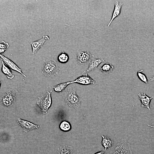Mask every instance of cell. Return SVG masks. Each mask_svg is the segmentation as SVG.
I'll return each instance as SVG.
<instances>
[{
	"instance_id": "obj_19",
	"label": "cell",
	"mask_w": 154,
	"mask_h": 154,
	"mask_svg": "<svg viewBox=\"0 0 154 154\" xmlns=\"http://www.w3.org/2000/svg\"><path fill=\"white\" fill-rule=\"evenodd\" d=\"M69 59L68 55L66 53L62 52L58 56V61L62 63H65L68 62Z\"/></svg>"
},
{
	"instance_id": "obj_24",
	"label": "cell",
	"mask_w": 154,
	"mask_h": 154,
	"mask_svg": "<svg viewBox=\"0 0 154 154\" xmlns=\"http://www.w3.org/2000/svg\"><path fill=\"white\" fill-rule=\"evenodd\" d=\"M151 81H154V76H153L152 77L150 78Z\"/></svg>"
},
{
	"instance_id": "obj_4",
	"label": "cell",
	"mask_w": 154,
	"mask_h": 154,
	"mask_svg": "<svg viewBox=\"0 0 154 154\" xmlns=\"http://www.w3.org/2000/svg\"><path fill=\"white\" fill-rule=\"evenodd\" d=\"M52 91H48L44 96L39 97L37 104L41 109L43 114H46L52 104L51 94Z\"/></svg>"
},
{
	"instance_id": "obj_2",
	"label": "cell",
	"mask_w": 154,
	"mask_h": 154,
	"mask_svg": "<svg viewBox=\"0 0 154 154\" xmlns=\"http://www.w3.org/2000/svg\"><path fill=\"white\" fill-rule=\"evenodd\" d=\"M60 70L59 63L54 60L46 59L42 66V72L47 77H53Z\"/></svg>"
},
{
	"instance_id": "obj_23",
	"label": "cell",
	"mask_w": 154,
	"mask_h": 154,
	"mask_svg": "<svg viewBox=\"0 0 154 154\" xmlns=\"http://www.w3.org/2000/svg\"><path fill=\"white\" fill-rule=\"evenodd\" d=\"M94 154H105L104 151H100Z\"/></svg>"
},
{
	"instance_id": "obj_5",
	"label": "cell",
	"mask_w": 154,
	"mask_h": 154,
	"mask_svg": "<svg viewBox=\"0 0 154 154\" xmlns=\"http://www.w3.org/2000/svg\"><path fill=\"white\" fill-rule=\"evenodd\" d=\"M88 51H82L78 50L77 52L76 62L83 66L86 64L93 57Z\"/></svg>"
},
{
	"instance_id": "obj_7",
	"label": "cell",
	"mask_w": 154,
	"mask_h": 154,
	"mask_svg": "<svg viewBox=\"0 0 154 154\" xmlns=\"http://www.w3.org/2000/svg\"><path fill=\"white\" fill-rule=\"evenodd\" d=\"M16 92V90H10L8 92L4 94L2 98L3 103L6 106L11 104L14 101Z\"/></svg>"
},
{
	"instance_id": "obj_6",
	"label": "cell",
	"mask_w": 154,
	"mask_h": 154,
	"mask_svg": "<svg viewBox=\"0 0 154 154\" xmlns=\"http://www.w3.org/2000/svg\"><path fill=\"white\" fill-rule=\"evenodd\" d=\"M49 39V37L47 35H44L42 38L37 40L30 43L32 46V54H36L37 51L43 46L44 43L46 40Z\"/></svg>"
},
{
	"instance_id": "obj_20",
	"label": "cell",
	"mask_w": 154,
	"mask_h": 154,
	"mask_svg": "<svg viewBox=\"0 0 154 154\" xmlns=\"http://www.w3.org/2000/svg\"><path fill=\"white\" fill-rule=\"evenodd\" d=\"M71 83V82L61 83L54 86L53 89L55 92H60L63 91L67 85Z\"/></svg>"
},
{
	"instance_id": "obj_25",
	"label": "cell",
	"mask_w": 154,
	"mask_h": 154,
	"mask_svg": "<svg viewBox=\"0 0 154 154\" xmlns=\"http://www.w3.org/2000/svg\"><path fill=\"white\" fill-rule=\"evenodd\" d=\"M153 35H154V33H153Z\"/></svg>"
},
{
	"instance_id": "obj_3",
	"label": "cell",
	"mask_w": 154,
	"mask_h": 154,
	"mask_svg": "<svg viewBox=\"0 0 154 154\" xmlns=\"http://www.w3.org/2000/svg\"><path fill=\"white\" fill-rule=\"evenodd\" d=\"M106 154H133L130 144L126 140L118 143Z\"/></svg>"
},
{
	"instance_id": "obj_21",
	"label": "cell",
	"mask_w": 154,
	"mask_h": 154,
	"mask_svg": "<svg viewBox=\"0 0 154 154\" xmlns=\"http://www.w3.org/2000/svg\"><path fill=\"white\" fill-rule=\"evenodd\" d=\"M143 70L138 71L137 72V75L139 78L142 82L145 84L148 83V80L146 76L142 73Z\"/></svg>"
},
{
	"instance_id": "obj_10",
	"label": "cell",
	"mask_w": 154,
	"mask_h": 154,
	"mask_svg": "<svg viewBox=\"0 0 154 154\" xmlns=\"http://www.w3.org/2000/svg\"><path fill=\"white\" fill-rule=\"evenodd\" d=\"M137 96L141 102V107L150 110V103L153 97H149L147 96L145 93H139L137 94Z\"/></svg>"
},
{
	"instance_id": "obj_15",
	"label": "cell",
	"mask_w": 154,
	"mask_h": 154,
	"mask_svg": "<svg viewBox=\"0 0 154 154\" xmlns=\"http://www.w3.org/2000/svg\"><path fill=\"white\" fill-rule=\"evenodd\" d=\"M73 148L70 146H64L60 147L58 149V154H72Z\"/></svg>"
},
{
	"instance_id": "obj_17",
	"label": "cell",
	"mask_w": 154,
	"mask_h": 154,
	"mask_svg": "<svg viewBox=\"0 0 154 154\" xmlns=\"http://www.w3.org/2000/svg\"><path fill=\"white\" fill-rule=\"evenodd\" d=\"M59 128L62 131L67 132L71 130L72 126L68 121L64 120L61 121L60 123Z\"/></svg>"
},
{
	"instance_id": "obj_13",
	"label": "cell",
	"mask_w": 154,
	"mask_h": 154,
	"mask_svg": "<svg viewBox=\"0 0 154 154\" xmlns=\"http://www.w3.org/2000/svg\"><path fill=\"white\" fill-rule=\"evenodd\" d=\"M105 62L104 59L102 57L98 58H92L89 63L87 72H89L96 69L101 63Z\"/></svg>"
},
{
	"instance_id": "obj_11",
	"label": "cell",
	"mask_w": 154,
	"mask_h": 154,
	"mask_svg": "<svg viewBox=\"0 0 154 154\" xmlns=\"http://www.w3.org/2000/svg\"><path fill=\"white\" fill-rule=\"evenodd\" d=\"M1 59L11 69L21 73L24 77L26 76L22 72L21 69L12 60L5 57L4 55L0 54Z\"/></svg>"
},
{
	"instance_id": "obj_18",
	"label": "cell",
	"mask_w": 154,
	"mask_h": 154,
	"mask_svg": "<svg viewBox=\"0 0 154 154\" xmlns=\"http://www.w3.org/2000/svg\"><path fill=\"white\" fill-rule=\"evenodd\" d=\"M114 68V66L107 63L104 64L102 66L100 70L104 73L108 74L112 72Z\"/></svg>"
},
{
	"instance_id": "obj_9",
	"label": "cell",
	"mask_w": 154,
	"mask_h": 154,
	"mask_svg": "<svg viewBox=\"0 0 154 154\" xmlns=\"http://www.w3.org/2000/svg\"><path fill=\"white\" fill-rule=\"evenodd\" d=\"M17 122L23 129L24 131L27 132L28 131L34 129H38L39 126L35 125L29 121L23 120L20 118L17 119Z\"/></svg>"
},
{
	"instance_id": "obj_8",
	"label": "cell",
	"mask_w": 154,
	"mask_h": 154,
	"mask_svg": "<svg viewBox=\"0 0 154 154\" xmlns=\"http://www.w3.org/2000/svg\"><path fill=\"white\" fill-rule=\"evenodd\" d=\"M71 82L72 83H76L83 85L94 84L95 83V81L88 75L86 72L83 73L82 76Z\"/></svg>"
},
{
	"instance_id": "obj_12",
	"label": "cell",
	"mask_w": 154,
	"mask_h": 154,
	"mask_svg": "<svg viewBox=\"0 0 154 154\" xmlns=\"http://www.w3.org/2000/svg\"><path fill=\"white\" fill-rule=\"evenodd\" d=\"M123 3L121 2L116 1L115 2L114 8L113 12L112 18L108 26L109 27L113 20L120 14Z\"/></svg>"
},
{
	"instance_id": "obj_14",
	"label": "cell",
	"mask_w": 154,
	"mask_h": 154,
	"mask_svg": "<svg viewBox=\"0 0 154 154\" xmlns=\"http://www.w3.org/2000/svg\"><path fill=\"white\" fill-rule=\"evenodd\" d=\"M102 138V144L104 147L105 152L107 149L111 148L114 145V142L112 139L110 137L104 135L101 136Z\"/></svg>"
},
{
	"instance_id": "obj_16",
	"label": "cell",
	"mask_w": 154,
	"mask_h": 154,
	"mask_svg": "<svg viewBox=\"0 0 154 154\" xmlns=\"http://www.w3.org/2000/svg\"><path fill=\"white\" fill-rule=\"evenodd\" d=\"M1 60L2 65L1 68L2 72L8 78L10 79H13L14 77V75L11 69L5 64L3 61L2 60Z\"/></svg>"
},
{
	"instance_id": "obj_22",
	"label": "cell",
	"mask_w": 154,
	"mask_h": 154,
	"mask_svg": "<svg viewBox=\"0 0 154 154\" xmlns=\"http://www.w3.org/2000/svg\"><path fill=\"white\" fill-rule=\"evenodd\" d=\"M8 43L5 42L4 41H1L0 42V53H2L6 51L9 47Z\"/></svg>"
},
{
	"instance_id": "obj_1",
	"label": "cell",
	"mask_w": 154,
	"mask_h": 154,
	"mask_svg": "<svg viewBox=\"0 0 154 154\" xmlns=\"http://www.w3.org/2000/svg\"><path fill=\"white\" fill-rule=\"evenodd\" d=\"M65 104L70 107L78 109L81 106V99L77 95L76 90L69 87L65 92L64 96Z\"/></svg>"
}]
</instances>
